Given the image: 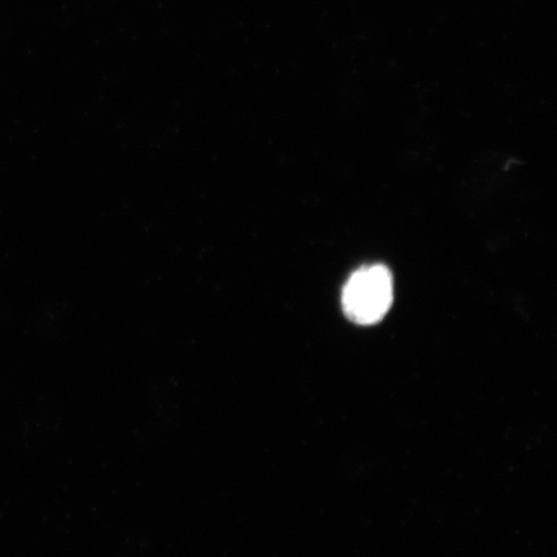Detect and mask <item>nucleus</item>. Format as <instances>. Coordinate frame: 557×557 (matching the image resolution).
I'll return each mask as SVG.
<instances>
[{
    "mask_svg": "<svg viewBox=\"0 0 557 557\" xmlns=\"http://www.w3.org/2000/svg\"><path fill=\"white\" fill-rule=\"evenodd\" d=\"M394 298L393 276L382 264L360 268L343 292L346 317L359 325H373L385 318Z\"/></svg>",
    "mask_w": 557,
    "mask_h": 557,
    "instance_id": "nucleus-1",
    "label": "nucleus"
}]
</instances>
